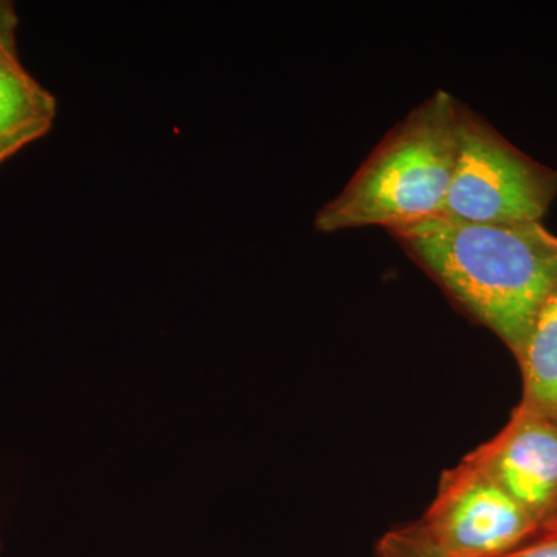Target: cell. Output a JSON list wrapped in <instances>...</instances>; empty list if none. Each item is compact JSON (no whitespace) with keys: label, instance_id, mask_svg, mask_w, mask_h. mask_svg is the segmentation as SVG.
Masks as SVG:
<instances>
[{"label":"cell","instance_id":"obj_1","mask_svg":"<svg viewBox=\"0 0 557 557\" xmlns=\"http://www.w3.org/2000/svg\"><path fill=\"white\" fill-rule=\"evenodd\" d=\"M460 309L519 358L557 292V237L541 222L486 223L434 215L388 230Z\"/></svg>","mask_w":557,"mask_h":557},{"label":"cell","instance_id":"obj_2","mask_svg":"<svg viewBox=\"0 0 557 557\" xmlns=\"http://www.w3.org/2000/svg\"><path fill=\"white\" fill-rule=\"evenodd\" d=\"M457 113L458 101L443 90L417 106L319 209L314 228L394 230L442 214L456 166Z\"/></svg>","mask_w":557,"mask_h":557},{"label":"cell","instance_id":"obj_3","mask_svg":"<svg viewBox=\"0 0 557 557\" xmlns=\"http://www.w3.org/2000/svg\"><path fill=\"white\" fill-rule=\"evenodd\" d=\"M557 190L555 172L534 163L458 102L457 159L442 214L461 222H539Z\"/></svg>","mask_w":557,"mask_h":557},{"label":"cell","instance_id":"obj_4","mask_svg":"<svg viewBox=\"0 0 557 557\" xmlns=\"http://www.w3.org/2000/svg\"><path fill=\"white\" fill-rule=\"evenodd\" d=\"M420 523L450 557H504L542 534L539 520L468 457L443 474Z\"/></svg>","mask_w":557,"mask_h":557},{"label":"cell","instance_id":"obj_5","mask_svg":"<svg viewBox=\"0 0 557 557\" xmlns=\"http://www.w3.org/2000/svg\"><path fill=\"white\" fill-rule=\"evenodd\" d=\"M539 520L557 516V420L520 403L500 432L467 456Z\"/></svg>","mask_w":557,"mask_h":557},{"label":"cell","instance_id":"obj_6","mask_svg":"<svg viewBox=\"0 0 557 557\" xmlns=\"http://www.w3.org/2000/svg\"><path fill=\"white\" fill-rule=\"evenodd\" d=\"M58 101L22 65L0 51V166L53 129Z\"/></svg>","mask_w":557,"mask_h":557},{"label":"cell","instance_id":"obj_7","mask_svg":"<svg viewBox=\"0 0 557 557\" xmlns=\"http://www.w3.org/2000/svg\"><path fill=\"white\" fill-rule=\"evenodd\" d=\"M519 362L522 403L557 420V292L539 313Z\"/></svg>","mask_w":557,"mask_h":557},{"label":"cell","instance_id":"obj_8","mask_svg":"<svg viewBox=\"0 0 557 557\" xmlns=\"http://www.w3.org/2000/svg\"><path fill=\"white\" fill-rule=\"evenodd\" d=\"M375 553L376 557H450L420 522L388 530L376 544Z\"/></svg>","mask_w":557,"mask_h":557},{"label":"cell","instance_id":"obj_9","mask_svg":"<svg viewBox=\"0 0 557 557\" xmlns=\"http://www.w3.org/2000/svg\"><path fill=\"white\" fill-rule=\"evenodd\" d=\"M17 28H20V16L13 2L0 0V51L17 54Z\"/></svg>","mask_w":557,"mask_h":557},{"label":"cell","instance_id":"obj_10","mask_svg":"<svg viewBox=\"0 0 557 557\" xmlns=\"http://www.w3.org/2000/svg\"><path fill=\"white\" fill-rule=\"evenodd\" d=\"M504 557H557V533L542 534Z\"/></svg>","mask_w":557,"mask_h":557},{"label":"cell","instance_id":"obj_11","mask_svg":"<svg viewBox=\"0 0 557 557\" xmlns=\"http://www.w3.org/2000/svg\"><path fill=\"white\" fill-rule=\"evenodd\" d=\"M548 533H557V516L555 519L552 520V522L548 523L547 527H545L544 533L542 534H548ZM541 534V536H542Z\"/></svg>","mask_w":557,"mask_h":557},{"label":"cell","instance_id":"obj_12","mask_svg":"<svg viewBox=\"0 0 557 557\" xmlns=\"http://www.w3.org/2000/svg\"><path fill=\"white\" fill-rule=\"evenodd\" d=\"M0 548H2V544H0Z\"/></svg>","mask_w":557,"mask_h":557}]
</instances>
